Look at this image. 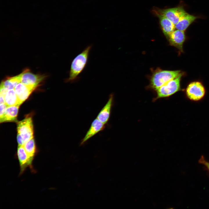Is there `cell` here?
Here are the masks:
<instances>
[{
	"mask_svg": "<svg viewBox=\"0 0 209 209\" xmlns=\"http://www.w3.org/2000/svg\"><path fill=\"white\" fill-rule=\"evenodd\" d=\"M17 131L18 134L21 136L24 144L33 138V126L31 118H26L18 122Z\"/></svg>",
	"mask_w": 209,
	"mask_h": 209,
	"instance_id": "6",
	"label": "cell"
},
{
	"mask_svg": "<svg viewBox=\"0 0 209 209\" xmlns=\"http://www.w3.org/2000/svg\"><path fill=\"white\" fill-rule=\"evenodd\" d=\"M36 88L26 85L21 82L16 86L15 90L21 105L29 97Z\"/></svg>",
	"mask_w": 209,
	"mask_h": 209,
	"instance_id": "12",
	"label": "cell"
},
{
	"mask_svg": "<svg viewBox=\"0 0 209 209\" xmlns=\"http://www.w3.org/2000/svg\"><path fill=\"white\" fill-rule=\"evenodd\" d=\"M5 103L7 106L18 105L20 104L15 89L8 90L5 97Z\"/></svg>",
	"mask_w": 209,
	"mask_h": 209,
	"instance_id": "16",
	"label": "cell"
},
{
	"mask_svg": "<svg viewBox=\"0 0 209 209\" xmlns=\"http://www.w3.org/2000/svg\"><path fill=\"white\" fill-rule=\"evenodd\" d=\"M20 75L21 82L35 88L44 78L42 75L33 73L28 69L24 70Z\"/></svg>",
	"mask_w": 209,
	"mask_h": 209,
	"instance_id": "9",
	"label": "cell"
},
{
	"mask_svg": "<svg viewBox=\"0 0 209 209\" xmlns=\"http://www.w3.org/2000/svg\"><path fill=\"white\" fill-rule=\"evenodd\" d=\"M113 94L111 93L108 100L98 113L97 118L106 125L108 122L110 116L113 101Z\"/></svg>",
	"mask_w": 209,
	"mask_h": 209,
	"instance_id": "11",
	"label": "cell"
},
{
	"mask_svg": "<svg viewBox=\"0 0 209 209\" xmlns=\"http://www.w3.org/2000/svg\"><path fill=\"white\" fill-rule=\"evenodd\" d=\"M156 15L159 18L163 32L167 38L175 30V25L164 16L160 15Z\"/></svg>",
	"mask_w": 209,
	"mask_h": 209,
	"instance_id": "13",
	"label": "cell"
},
{
	"mask_svg": "<svg viewBox=\"0 0 209 209\" xmlns=\"http://www.w3.org/2000/svg\"><path fill=\"white\" fill-rule=\"evenodd\" d=\"M199 162L205 165L209 170V162L206 161L203 156H202L200 158Z\"/></svg>",
	"mask_w": 209,
	"mask_h": 209,
	"instance_id": "20",
	"label": "cell"
},
{
	"mask_svg": "<svg viewBox=\"0 0 209 209\" xmlns=\"http://www.w3.org/2000/svg\"><path fill=\"white\" fill-rule=\"evenodd\" d=\"M184 75L182 73L157 89L156 99L169 97L181 90V80Z\"/></svg>",
	"mask_w": 209,
	"mask_h": 209,
	"instance_id": "3",
	"label": "cell"
},
{
	"mask_svg": "<svg viewBox=\"0 0 209 209\" xmlns=\"http://www.w3.org/2000/svg\"><path fill=\"white\" fill-rule=\"evenodd\" d=\"M16 156L18 159L20 166L19 175L22 174L28 167L33 173L36 172L33 166V161L27 153L23 145H18Z\"/></svg>",
	"mask_w": 209,
	"mask_h": 209,
	"instance_id": "7",
	"label": "cell"
},
{
	"mask_svg": "<svg viewBox=\"0 0 209 209\" xmlns=\"http://www.w3.org/2000/svg\"><path fill=\"white\" fill-rule=\"evenodd\" d=\"M183 73L180 70H164L157 68L152 72L150 78L149 86L152 89L156 90Z\"/></svg>",
	"mask_w": 209,
	"mask_h": 209,
	"instance_id": "2",
	"label": "cell"
},
{
	"mask_svg": "<svg viewBox=\"0 0 209 209\" xmlns=\"http://www.w3.org/2000/svg\"><path fill=\"white\" fill-rule=\"evenodd\" d=\"M206 93L204 85L200 81H194L190 83L187 86L185 93L186 97L190 100L198 101L204 97Z\"/></svg>",
	"mask_w": 209,
	"mask_h": 209,
	"instance_id": "4",
	"label": "cell"
},
{
	"mask_svg": "<svg viewBox=\"0 0 209 209\" xmlns=\"http://www.w3.org/2000/svg\"><path fill=\"white\" fill-rule=\"evenodd\" d=\"M167 38L170 45L176 48L180 53L183 52V46L186 39L184 31L174 30Z\"/></svg>",
	"mask_w": 209,
	"mask_h": 209,
	"instance_id": "8",
	"label": "cell"
},
{
	"mask_svg": "<svg viewBox=\"0 0 209 209\" xmlns=\"http://www.w3.org/2000/svg\"><path fill=\"white\" fill-rule=\"evenodd\" d=\"M153 12L156 15L164 16L175 25L187 12L183 7H178L164 9H155Z\"/></svg>",
	"mask_w": 209,
	"mask_h": 209,
	"instance_id": "5",
	"label": "cell"
},
{
	"mask_svg": "<svg viewBox=\"0 0 209 209\" xmlns=\"http://www.w3.org/2000/svg\"><path fill=\"white\" fill-rule=\"evenodd\" d=\"M197 18L186 12L175 25V28L184 31Z\"/></svg>",
	"mask_w": 209,
	"mask_h": 209,
	"instance_id": "14",
	"label": "cell"
},
{
	"mask_svg": "<svg viewBox=\"0 0 209 209\" xmlns=\"http://www.w3.org/2000/svg\"><path fill=\"white\" fill-rule=\"evenodd\" d=\"M105 125L96 118L92 122L90 127L81 140L80 146L84 145L90 138L104 129Z\"/></svg>",
	"mask_w": 209,
	"mask_h": 209,
	"instance_id": "10",
	"label": "cell"
},
{
	"mask_svg": "<svg viewBox=\"0 0 209 209\" xmlns=\"http://www.w3.org/2000/svg\"><path fill=\"white\" fill-rule=\"evenodd\" d=\"M24 148L31 159L33 160L37 153L36 147L33 138L26 142L23 145Z\"/></svg>",
	"mask_w": 209,
	"mask_h": 209,
	"instance_id": "17",
	"label": "cell"
},
{
	"mask_svg": "<svg viewBox=\"0 0 209 209\" xmlns=\"http://www.w3.org/2000/svg\"><path fill=\"white\" fill-rule=\"evenodd\" d=\"M92 46V45L88 46L72 60L69 71V77L66 79V82L73 83L79 80V75L87 65Z\"/></svg>",
	"mask_w": 209,
	"mask_h": 209,
	"instance_id": "1",
	"label": "cell"
},
{
	"mask_svg": "<svg viewBox=\"0 0 209 209\" xmlns=\"http://www.w3.org/2000/svg\"><path fill=\"white\" fill-rule=\"evenodd\" d=\"M0 86L3 87L8 90L15 89L16 85L10 80V78L2 82Z\"/></svg>",
	"mask_w": 209,
	"mask_h": 209,
	"instance_id": "18",
	"label": "cell"
},
{
	"mask_svg": "<svg viewBox=\"0 0 209 209\" xmlns=\"http://www.w3.org/2000/svg\"><path fill=\"white\" fill-rule=\"evenodd\" d=\"M7 107L5 103L0 104V118L3 116Z\"/></svg>",
	"mask_w": 209,
	"mask_h": 209,
	"instance_id": "19",
	"label": "cell"
},
{
	"mask_svg": "<svg viewBox=\"0 0 209 209\" xmlns=\"http://www.w3.org/2000/svg\"><path fill=\"white\" fill-rule=\"evenodd\" d=\"M19 106L15 105L8 106L3 116L0 118V122L16 121Z\"/></svg>",
	"mask_w": 209,
	"mask_h": 209,
	"instance_id": "15",
	"label": "cell"
}]
</instances>
